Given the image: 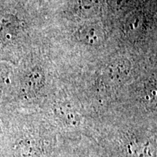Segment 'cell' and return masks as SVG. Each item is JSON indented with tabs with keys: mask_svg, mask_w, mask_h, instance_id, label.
<instances>
[{
	"mask_svg": "<svg viewBox=\"0 0 157 157\" xmlns=\"http://www.w3.org/2000/svg\"><path fill=\"white\" fill-rule=\"evenodd\" d=\"M75 37L82 44L96 46L103 42L105 34L101 25L91 23L80 26L76 31Z\"/></svg>",
	"mask_w": 157,
	"mask_h": 157,
	"instance_id": "obj_1",
	"label": "cell"
},
{
	"mask_svg": "<svg viewBox=\"0 0 157 157\" xmlns=\"http://www.w3.org/2000/svg\"><path fill=\"white\" fill-rule=\"evenodd\" d=\"M38 151L33 144L22 143L17 148L18 157H39Z\"/></svg>",
	"mask_w": 157,
	"mask_h": 157,
	"instance_id": "obj_7",
	"label": "cell"
},
{
	"mask_svg": "<svg viewBox=\"0 0 157 157\" xmlns=\"http://www.w3.org/2000/svg\"><path fill=\"white\" fill-rule=\"evenodd\" d=\"M44 81L43 71L39 67L33 68L24 76L23 87L26 93H36L43 87Z\"/></svg>",
	"mask_w": 157,
	"mask_h": 157,
	"instance_id": "obj_4",
	"label": "cell"
},
{
	"mask_svg": "<svg viewBox=\"0 0 157 157\" xmlns=\"http://www.w3.org/2000/svg\"><path fill=\"white\" fill-rule=\"evenodd\" d=\"M19 22L14 15H0V45L9 42L17 34Z\"/></svg>",
	"mask_w": 157,
	"mask_h": 157,
	"instance_id": "obj_3",
	"label": "cell"
},
{
	"mask_svg": "<svg viewBox=\"0 0 157 157\" xmlns=\"http://www.w3.org/2000/svg\"><path fill=\"white\" fill-rule=\"evenodd\" d=\"M131 64L127 59H117L109 63L105 71V79L111 84L124 82L130 73Z\"/></svg>",
	"mask_w": 157,
	"mask_h": 157,
	"instance_id": "obj_2",
	"label": "cell"
},
{
	"mask_svg": "<svg viewBox=\"0 0 157 157\" xmlns=\"http://www.w3.org/2000/svg\"><path fill=\"white\" fill-rule=\"evenodd\" d=\"M102 3L103 0H75L74 10L79 16L89 17L100 11Z\"/></svg>",
	"mask_w": 157,
	"mask_h": 157,
	"instance_id": "obj_6",
	"label": "cell"
},
{
	"mask_svg": "<svg viewBox=\"0 0 157 157\" xmlns=\"http://www.w3.org/2000/svg\"><path fill=\"white\" fill-rule=\"evenodd\" d=\"M127 0H109V5L113 8L121 9V7H124L127 4Z\"/></svg>",
	"mask_w": 157,
	"mask_h": 157,
	"instance_id": "obj_8",
	"label": "cell"
},
{
	"mask_svg": "<svg viewBox=\"0 0 157 157\" xmlns=\"http://www.w3.org/2000/svg\"><path fill=\"white\" fill-rule=\"evenodd\" d=\"M148 23L146 15L141 13H135L131 15L125 22V32L132 38L136 39L147 30Z\"/></svg>",
	"mask_w": 157,
	"mask_h": 157,
	"instance_id": "obj_5",
	"label": "cell"
}]
</instances>
